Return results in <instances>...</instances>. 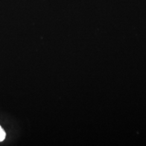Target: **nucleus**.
<instances>
[{
    "instance_id": "f257e3e1",
    "label": "nucleus",
    "mask_w": 146,
    "mask_h": 146,
    "mask_svg": "<svg viewBox=\"0 0 146 146\" xmlns=\"http://www.w3.org/2000/svg\"><path fill=\"white\" fill-rule=\"evenodd\" d=\"M5 135L6 134H5V131L2 128V127L0 125V142L3 141L5 140Z\"/></svg>"
}]
</instances>
